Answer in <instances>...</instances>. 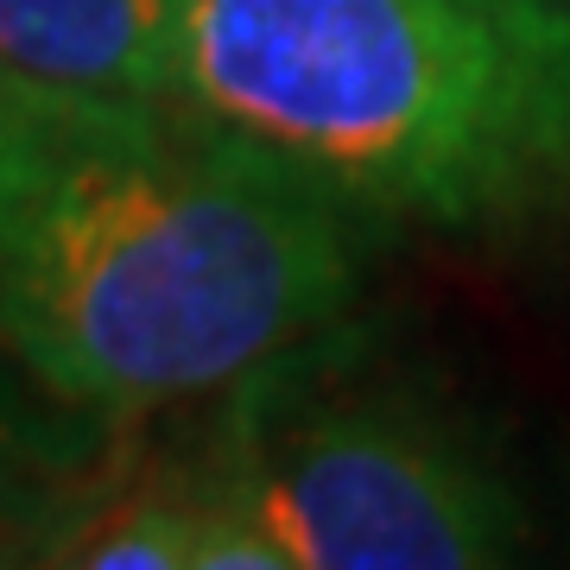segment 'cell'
<instances>
[{"mask_svg": "<svg viewBox=\"0 0 570 570\" xmlns=\"http://www.w3.org/2000/svg\"><path fill=\"white\" fill-rule=\"evenodd\" d=\"M305 348L228 393L209 456L285 570L513 564L532 520L508 469L431 393L305 362Z\"/></svg>", "mask_w": 570, "mask_h": 570, "instance_id": "cell-3", "label": "cell"}, {"mask_svg": "<svg viewBox=\"0 0 570 570\" xmlns=\"http://www.w3.org/2000/svg\"><path fill=\"white\" fill-rule=\"evenodd\" d=\"M367 223L184 96L0 77V348L115 425L324 336Z\"/></svg>", "mask_w": 570, "mask_h": 570, "instance_id": "cell-1", "label": "cell"}, {"mask_svg": "<svg viewBox=\"0 0 570 570\" xmlns=\"http://www.w3.org/2000/svg\"><path fill=\"white\" fill-rule=\"evenodd\" d=\"M0 77L178 96V0H0Z\"/></svg>", "mask_w": 570, "mask_h": 570, "instance_id": "cell-5", "label": "cell"}, {"mask_svg": "<svg viewBox=\"0 0 570 570\" xmlns=\"http://www.w3.org/2000/svg\"><path fill=\"white\" fill-rule=\"evenodd\" d=\"M127 425L63 406L0 348V564H45L58 532L115 475Z\"/></svg>", "mask_w": 570, "mask_h": 570, "instance_id": "cell-4", "label": "cell"}, {"mask_svg": "<svg viewBox=\"0 0 570 570\" xmlns=\"http://www.w3.org/2000/svg\"><path fill=\"white\" fill-rule=\"evenodd\" d=\"M178 96L367 228L570 204V0H178Z\"/></svg>", "mask_w": 570, "mask_h": 570, "instance_id": "cell-2", "label": "cell"}]
</instances>
